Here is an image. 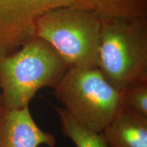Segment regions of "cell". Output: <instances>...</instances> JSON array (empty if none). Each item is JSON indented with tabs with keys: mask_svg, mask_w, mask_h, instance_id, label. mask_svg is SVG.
I'll return each mask as SVG.
<instances>
[{
	"mask_svg": "<svg viewBox=\"0 0 147 147\" xmlns=\"http://www.w3.org/2000/svg\"><path fill=\"white\" fill-rule=\"evenodd\" d=\"M60 8L92 11L102 18L147 16V0H0V59L35 37L38 20Z\"/></svg>",
	"mask_w": 147,
	"mask_h": 147,
	"instance_id": "cell-1",
	"label": "cell"
},
{
	"mask_svg": "<svg viewBox=\"0 0 147 147\" xmlns=\"http://www.w3.org/2000/svg\"><path fill=\"white\" fill-rule=\"evenodd\" d=\"M68 67L47 42L34 37L0 59V102L9 109L28 107L40 89L57 85Z\"/></svg>",
	"mask_w": 147,
	"mask_h": 147,
	"instance_id": "cell-2",
	"label": "cell"
},
{
	"mask_svg": "<svg viewBox=\"0 0 147 147\" xmlns=\"http://www.w3.org/2000/svg\"><path fill=\"white\" fill-rule=\"evenodd\" d=\"M97 68L121 92L147 82V16L102 18Z\"/></svg>",
	"mask_w": 147,
	"mask_h": 147,
	"instance_id": "cell-3",
	"label": "cell"
},
{
	"mask_svg": "<svg viewBox=\"0 0 147 147\" xmlns=\"http://www.w3.org/2000/svg\"><path fill=\"white\" fill-rule=\"evenodd\" d=\"M102 18L92 11L57 8L38 20L35 36L47 42L68 68H95Z\"/></svg>",
	"mask_w": 147,
	"mask_h": 147,
	"instance_id": "cell-4",
	"label": "cell"
},
{
	"mask_svg": "<svg viewBox=\"0 0 147 147\" xmlns=\"http://www.w3.org/2000/svg\"><path fill=\"white\" fill-rule=\"evenodd\" d=\"M53 95L75 121L97 133H101L123 107L121 92L97 67L68 68L53 89Z\"/></svg>",
	"mask_w": 147,
	"mask_h": 147,
	"instance_id": "cell-5",
	"label": "cell"
},
{
	"mask_svg": "<svg viewBox=\"0 0 147 147\" xmlns=\"http://www.w3.org/2000/svg\"><path fill=\"white\" fill-rule=\"evenodd\" d=\"M55 135L41 129L26 107L9 109L0 104V147H55Z\"/></svg>",
	"mask_w": 147,
	"mask_h": 147,
	"instance_id": "cell-6",
	"label": "cell"
},
{
	"mask_svg": "<svg viewBox=\"0 0 147 147\" xmlns=\"http://www.w3.org/2000/svg\"><path fill=\"white\" fill-rule=\"evenodd\" d=\"M100 134L109 147H147V118L123 106Z\"/></svg>",
	"mask_w": 147,
	"mask_h": 147,
	"instance_id": "cell-7",
	"label": "cell"
},
{
	"mask_svg": "<svg viewBox=\"0 0 147 147\" xmlns=\"http://www.w3.org/2000/svg\"><path fill=\"white\" fill-rule=\"evenodd\" d=\"M54 109L59 117L62 133L76 147H109L100 133L81 125L64 108L54 106Z\"/></svg>",
	"mask_w": 147,
	"mask_h": 147,
	"instance_id": "cell-8",
	"label": "cell"
},
{
	"mask_svg": "<svg viewBox=\"0 0 147 147\" xmlns=\"http://www.w3.org/2000/svg\"><path fill=\"white\" fill-rule=\"evenodd\" d=\"M123 106L147 118V82L138 83L121 91Z\"/></svg>",
	"mask_w": 147,
	"mask_h": 147,
	"instance_id": "cell-9",
	"label": "cell"
},
{
	"mask_svg": "<svg viewBox=\"0 0 147 147\" xmlns=\"http://www.w3.org/2000/svg\"><path fill=\"white\" fill-rule=\"evenodd\" d=\"M0 104H1V102H0Z\"/></svg>",
	"mask_w": 147,
	"mask_h": 147,
	"instance_id": "cell-10",
	"label": "cell"
}]
</instances>
